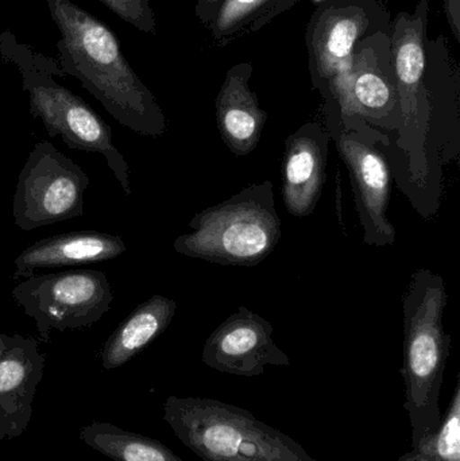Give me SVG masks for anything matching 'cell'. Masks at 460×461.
Instances as JSON below:
<instances>
[{"label": "cell", "mask_w": 460, "mask_h": 461, "mask_svg": "<svg viewBox=\"0 0 460 461\" xmlns=\"http://www.w3.org/2000/svg\"><path fill=\"white\" fill-rule=\"evenodd\" d=\"M59 27V65L102 103L122 126L145 137L167 131L164 111L127 61L118 38L100 19L70 0H46Z\"/></svg>", "instance_id": "obj_1"}, {"label": "cell", "mask_w": 460, "mask_h": 461, "mask_svg": "<svg viewBox=\"0 0 460 461\" xmlns=\"http://www.w3.org/2000/svg\"><path fill=\"white\" fill-rule=\"evenodd\" d=\"M445 279L429 268L413 274L402 300L404 319V409L412 427V448L439 428L440 392L451 348L443 316Z\"/></svg>", "instance_id": "obj_2"}, {"label": "cell", "mask_w": 460, "mask_h": 461, "mask_svg": "<svg viewBox=\"0 0 460 461\" xmlns=\"http://www.w3.org/2000/svg\"><path fill=\"white\" fill-rule=\"evenodd\" d=\"M164 420L204 461H319L246 409L213 398L172 395L165 401Z\"/></svg>", "instance_id": "obj_3"}, {"label": "cell", "mask_w": 460, "mask_h": 461, "mask_svg": "<svg viewBox=\"0 0 460 461\" xmlns=\"http://www.w3.org/2000/svg\"><path fill=\"white\" fill-rule=\"evenodd\" d=\"M0 54L18 67L30 113L42 119L49 137H61L72 150L102 154L124 194L131 196L129 165L113 143L111 127L81 97L54 80L53 76H65L59 62L19 45L10 32L0 37Z\"/></svg>", "instance_id": "obj_4"}, {"label": "cell", "mask_w": 460, "mask_h": 461, "mask_svg": "<svg viewBox=\"0 0 460 461\" xmlns=\"http://www.w3.org/2000/svg\"><path fill=\"white\" fill-rule=\"evenodd\" d=\"M191 232L178 236L175 249L194 259L221 266L253 267L280 243L281 219L270 181L243 188L189 221Z\"/></svg>", "instance_id": "obj_5"}, {"label": "cell", "mask_w": 460, "mask_h": 461, "mask_svg": "<svg viewBox=\"0 0 460 461\" xmlns=\"http://www.w3.org/2000/svg\"><path fill=\"white\" fill-rule=\"evenodd\" d=\"M429 0H419L413 13L401 11L392 22V64L399 95L397 148L407 158V172L418 188L431 177L428 140L432 131L431 102L427 86V41Z\"/></svg>", "instance_id": "obj_6"}, {"label": "cell", "mask_w": 460, "mask_h": 461, "mask_svg": "<svg viewBox=\"0 0 460 461\" xmlns=\"http://www.w3.org/2000/svg\"><path fill=\"white\" fill-rule=\"evenodd\" d=\"M327 131L337 143L338 151L350 173L356 212L364 229V241L369 246H391L396 230L389 221L392 175L377 140L386 135L358 116L327 113Z\"/></svg>", "instance_id": "obj_7"}, {"label": "cell", "mask_w": 460, "mask_h": 461, "mask_svg": "<svg viewBox=\"0 0 460 461\" xmlns=\"http://www.w3.org/2000/svg\"><path fill=\"white\" fill-rule=\"evenodd\" d=\"M14 300L34 320L41 340L51 330H81L99 321L111 309L113 289L97 270H69L32 276L13 289Z\"/></svg>", "instance_id": "obj_8"}, {"label": "cell", "mask_w": 460, "mask_h": 461, "mask_svg": "<svg viewBox=\"0 0 460 461\" xmlns=\"http://www.w3.org/2000/svg\"><path fill=\"white\" fill-rule=\"evenodd\" d=\"M392 18L381 0H323L308 22L305 46L311 81L321 96L350 65L367 37L391 34Z\"/></svg>", "instance_id": "obj_9"}, {"label": "cell", "mask_w": 460, "mask_h": 461, "mask_svg": "<svg viewBox=\"0 0 460 461\" xmlns=\"http://www.w3.org/2000/svg\"><path fill=\"white\" fill-rule=\"evenodd\" d=\"M89 177L50 142L34 146L19 173L13 199L14 223L34 230L84 215Z\"/></svg>", "instance_id": "obj_10"}, {"label": "cell", "mask_w": 460, "mask_h": 461, "mask_svg": "<svg viewBox=\"0 0 460 461\" xmlns=\"http://www.w3.org/2000/svg\"><path fill=\"white\" fill-rule=\"evenodd\" d=\"M324 111L358 116L372 126L399 129L400 107L391 34L378 32L354 49L350 65L323 97Z\"/></svg>", "instance_id": "obj_11"}, {"label": "cell", "mask_w": 460, "mask_h": 461, "mask_svg": "<svg viewBox=\"0 0 460 461\" xmlns=\"http://www.w3.org/2000/svg\"><path fill=\"white\" fill-rule=\"evenodd\" d=\"M202 360L219 373L246 378L264 375L269 366H291L288 355L273 340V325L246 306L211 333Z\"/></svg>", "instance_id": "obj_12"}, {"label": "cell", "mask_w": 460, "mask_h": 461, "mask_svg": "<svg viewBox=\"0 0 460 461\" xmlns=\"http://www.w3.org/2000/svg\"><path fill=\"white\" fill-rule=\"evenodd\" d=\"M45 373V355L38 343L21 335L8 336L0 354V443L26 432L32 402Z\"/></svg>", "instance_id": "obj_13"}, {"label": "cell", "mask_w": 460, "mask_h": 461, "mask_svg": "<svg viewBox=\"0 0 460 461\" xmlns=\"http://www.w3.org/2000/svg\"><path fill=\"white\" fill-rule=\"evenodd\" d=\"M329 137L326 127L308 122L285 142L283 159V199L296 218L312 215L326 181Z\"/></svg>", "instance_id": "obj_14"}, {"label": "cell", "mask_w": 460, "mask_h": 461, "mask_svg": "<svg viewBox=\"0 0 460 461\" xmlns=\"http://www.w3.org/2000/svg\"><path fill=\"white\" fill-rule=\"evenodd\" d=\"M254 68L239 62L227 70L215 100L216 124L224 145L235 157L253 153L261 140L267 113L250 89Z\"/></svg>", "instance_id": "obj_15"}, {"label": "cell", "mask_w": 460, "mask_h": 461, "mask_svg": "<svg viewBox=\"0 0 460 461\" xmlns=\"http://www.w3.org/2000/svg\"><path fill=\"white\" fill-rule=\"evenodd\" d=\"M126 252L121 236L97 230L61 233L35 241L15 259L14 279L29 278L38 268L92 265L115 259Z\"/></svg>", "instance_id": "obj_16"}, {"label": "cell", "mask_w": 460, "mask_h": 461, "mask_svg": "<svg viewBox=\"0 0 460 461\" xmlns=\"http://www.w3.org/2000/svg\"><path fill=\"white\" fill-rule=\"evenodd\" d=\"M177 303L165 295L156 294L138 305L107 339L102 349L105 370H115L142 352L169 327Z\"/></svg>", "instance_id": "obj_17"}, {"label": "cell", "mask_w": 460, "mask_h": 461, "mask_svg": "<svg viewBox=\"0 0 460 461\" xmlns=\"http://www.w3.org/2000/svg\"><path fill=\"white\" fill-rule=\"evenodd\" d=\"M299 2L302 0H221L205 29L213 45L226 48L259 32Z\"/></svg>", "instance_id": "obj_18"}, {"label": "cell", "mask_w": 460, "mask_h": 461, "mask_svg": "<svg viewBox=\"0 0 460 461\" xmlns=\"http://www.w3.org/2000/svg\"><path fill=\"white\" fill-rule=\"evenodd\" d=\"M86 446L113 461H184L154 438L122 429L110 422H92L81 428Z\"/></svg>", "instance_id": "obj_19"}, {"label": "cell", "mask_w": 460, "mask_h": 461, "mask_svg": "<svg viewBox=\"0 0 460 461\" xmlns=\"http://www.w3.org/2000/svg\"><path fill=\"white\" fill-rule=\"evenodd\" d=\"M412 451L423 455L428 461H460V375L439 428L426 436Z\"/></svg>", "instance_id": "obj_20"}, {"label": "cell", "mask_w": 460, "mask_h": 461, "mask_svg": "<svg viewBox=\"0 0 460 461\" xmlns=\"http://www.w3.org/2000/svg\"><path fill=\"white\" fill-rule=\"evenodd\" d=\"M113 14L140 32L156 34L157 22L150 0H100Z\"/></svg>", "instance_id": "obj_21"}, {"label": "cell", "mask_w": 460, "mask_h": 461, "mask_svg": "<svg viewBox=\"0 0 460 461\" xmlns=\"http://www.w3.org/2000/svg\"><path fill=\"white\" fill-rule=\"evenodd\" d=\"M443 7L451 32L460 43V0H443Z\"/></svg>", "instance_id": "obj_22"}, {"label": "cell", "mask_w": 460, "mask_h": 461, "mask_svg": "<svg viewBox=\"0 0 460 461\" xmlns=\"http://www.w3.org/2000/svg\"><path fill=\"white\" fill-rule=\"evenodd\" d=\"M221 2V0H196L194 14H196L197 19L203 26H207Z\"/></svg>", "instance_id": "obj_23"}, {"label": "cell", "mask_w": 460, "mask_h": 461, "mask_svg": "<svg viewBox=\"0 0 460 461\" xmlns=\"http://www.w3.org/2000/svg\"><path fill=\"white\" fill-rule=\"evenodd\" d=\"M399 461H428L423 455L419 454V452L412 451L410 454L404 455V456L400 457Z\"/></svg>", "instance_id": "obj_24"}, {"label": "cell", "mask_w": 460, "mask_h": 461, "mask_svg": "<svg viewBox=\"0 0 460 461\" xmlns=\"http://www.w3.org/2000/svg\"><path fill=\"white\" fill-rule=\"evenodd\" d=\"M8 341V335H0V354H2L3 349H5V344Z\"/></svg>", "instance_id": "obj_25"}]
</instances>
